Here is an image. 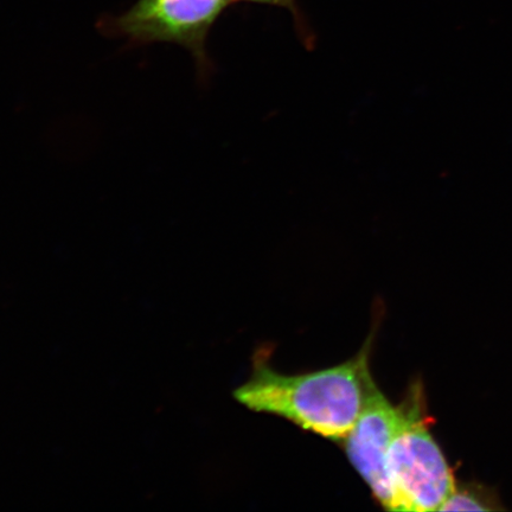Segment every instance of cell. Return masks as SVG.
Wrapping results in <instances>:
<instances>
[{
  "mask_svg": "<svg viewBox=\"0 0 512 512\" xmlns=\"http://www.w3.org/2000/svg\"><path fill=\"white\" fill-rule=\"evenodd\" d=\"M235 0H138L125 14L106 18L100 29L107 36L126 38L132 46L174 43L194 57L201 80L214 70L207 53L211 29Z\"/></svg>",
  "mask_w": 512,
  "mask_h": 512,
  "instance_id": "3957f363",
  "label": "cell"
},
{
  "mask_svg": "<svg viewBox=\"0 0 512 512\" xmlns=\"http://www.w3.org/2000/svg\"><path fill=\"white\" fill-rule=\"evenodd\" d=\"M240 2L278 6V8L286 9L291 12L292 16L294 17V21H296L298 30L302 31L304 37H306L307 31H309L307 30L302 12L299 10L297 0H235V3Z\"/></svg>",
  "mask_w": 512,
  "mask_h": 512,
  "instance_id": "5b68a950",
  "label": "cell"
},
{
  "mask_svg": "<svg viewBox=\"0 0 512 512\" xmlns=\"http://www.w3.org/2000/svg\"><path fill=\"white\" fill-rule=\"evenodd\" d=\"M485 510L475 498L462 492L454 491L450 498L444 503L440 511H483Z\"/></svg>",
  "mask_w": 512,
  "mask_h": 512,
  "instance_id": "8992f818",
  "label": "cell"
},
{
  "mask_svg": "<svg viewBox=\"0 0 512 512\" xmlns=\"http://www.w3.org/2000/svg\"><path fill=\"white\" fill-rule=\"evenodd\" d=\"M370 341L360 354L329 369L279 374L256 357L251 379L234 396L251 411L281 416L303 430L344 440L362 412L371 374Z\"/></svg>",
  "mask_w": 512,
  "mask_h": 512,
  "instance_id": "6da1fadb",
  "label": "cell"
},
{
  "mask_svg": "<svg viewBox=\"0 0 512 512\" xmlns=\"http://www.w3.org/2000/svg\"><path fill=\"white\" fill-rule=\"evenodd\" d=\"M400 412L387 457L396 511H440L456 488L444 454L426 426L419 394L403 403Z\"/></svg>",
  "mask_w": 512,
  "mask_h": 512,
  "instance_id": "7a4b0ae2",
  "label": "cell"
},
{
  "mask_svg": "<svg viewBox=\"0 0 512 512\" xmlns=\"http://www.w3.org/2000/svg\"><path fill=\"white\" fill-rule=\"evenodd\" d=\"M400 413V407L388 401L371 377L362 412L343 440L351 464L366 480L377 501L389 511H396V504L387 457Z\"/></svg>",
  "mask_w": 512,
  "mask_h": 512,
  "instance_id": "277c9868",
  "label": "cell"
}]
</instances>
